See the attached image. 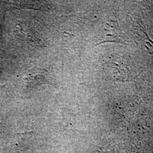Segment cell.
<instances>
[{"mask_svg":"<svg viewBox=\"0 0 153 153\" xmlns=\"http://www.w3.org/2000/svg\"><path fill=\"white\" fill-rule=\"evenodd\" d=\"M129 42V38L121 30L118 23L112 21L105 24L103 31L99 35L96 45L109 42L128 44Z\"/></svg>","mask_w":153,"mask_h":153,"instance_id":"cell-1","label":"cell"},{"mask_svg":"<svg viewBox=\"0 0 153 153\" xmlns=\"http://www.w3.org/2000/svg\"><path fill=\"white\" fill-rule=\"evenodd\" d=\"M37 71H32L25 79L28 87H35L41 84H51L48 81V75L43 69H37Z\"/></svg>","mask_w":153,"mask_h":153,"instance_id":"cell-2","label":"cell"},{"mask_svg":"<svg viewBox=\"0 0 153 153\" xmlns=\"http://www.w3.org/2000/svg\"><path fill=\"white\" fill-rule=\"evenodd\" d=\"M142 31L143 33L145 34L146 38L145 40L144 43L145 47L148 52V54L151 56V59L153 61V40H152V39L148 35V33L143 31V30Z\"/></svg>","mask_w":153,"mask_h":153,"instance_id":"cell-3","label":"cell"}]
</instances>
